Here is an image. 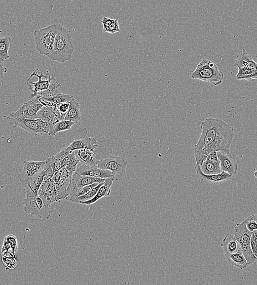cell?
<instances>
[{
  "label": "cell",
  "mask_w": 257,
  "mask_h": 285,
  "mask_svg": "<svg viewBox=\"0 0 257 285\" xmlns=\"http://www.w3.org/2000/svg\"><path fill=\"white\" fill-rule=\"evenodd\" d=\"M64 120L72 121L75 124L78 123L81 120L80 104L74 98L70 102L69 108Z\"/></svg>",
  "instance_id": "obj_22"
},
{
  "label": "cell",
  "mask_w": 257,
  "mask_h": 285,
  "mask_svg": "<svg viewBox=\"0 0 257 285\" xmlns=\"http://www.w3.org/2000/svg\"><path fill=\"white\" fill-rule=\"evenodd\" d=\"M87 128L78 129L70 135V146L68 147L71 152L78 149L87 148L90 137L87 136Z\"/></svg>",
  "instance_id": "obj_16"
},
{
  "label": "cell",
  "mask_w": 257,
  "mask_h": 285,
  "mask_svg": "<svg viewBox=\"0 0 257 285\" xmlns=\"http://www.w3.org/2000/svg\"><path fill=\"white\" fill-rule=\"evenodd\" d=\"M110 146V140L104 137L102 134H99L95 137H90L87 149L92 151L100 161L109 157L110 154L112 153V149Z\"/></svg>",
  "instance_id": "obj_10"
},
{
  "label": "cell",
  "mask_w": 257,
  "mask_h": 285,
  "mask_svg": "<svg viewBox=\"0 0 257 285\" xmlns=\"http://www.w3.org/2000/svg\"><path fill=\"white\" fill-rule=\"evenodd\" d=\"M24 110L23 114L28 119H36L38 112L43 107L40 103H35L31 99L24 104Z\"/></svg>",
  "instance_id": "obj_24"
},
{
  "label": "cell",
  "mask_w": 257,
  "mask_h": 285,
  "mask_svg": "<svg viewBox=\"0 0 257 285\" xmlns=\"http://www.w3.org/2000/svg\"><path fill=\"white\" fill-rule=\"evenodd\" d=\"M253 234L254 236L257 237V230H255V231L253 232Z\"/></svg>",
  "instance_id": "obj_48"
},
{
  "label": "cell",
  "mask_w": 257,
  "mask_h": 285,
  "mask_svg": "<svg viewBox=\"0 0 257 285\" xmlns=\"http://www.w3.org/2000/svg\"><path fill=\"white\" fill-rule=\"evenodd\" d=\"M54 171L52 168L49 170L44 181L39 189L38 196L42 199L45 205L49 206L55 202L59 203L55 184L52 179Z\"/></svg>",
  "instance_id": "obj_8"
},
{
  "label": "cell",
  "mask_w": 257,
  "mask_h": 285,
  "mask_svg": "<svg viewBox=\"0 0 257 285\" xmlns=\"http://www.w3.org/2000/svg\"><path fill=\"white\" fill-rule=\"evenodd\" d=\"M72 180L76 184L78 188L89 186V185L94 183H100L105 181V179L82 176V175H80L75 172L73 173Z\"/></svg>",
  "instance_id": "obj_23"
},
{
  "label": "cell",
  "mask_w": 257,
  "mask_h": 285,
  "mask_svg": "<svg viewBox=\"0 0 257 285\" xmlns=\"http://www.w3.org/2000/svg\"><path fill=\"white\" fill-rule=\"evenodd\" d=\"M190 78L219 86L223 82L224 74L220 71L215 63L204 58L194 71L190 72Z\"/></svg>",
  "instance_id": "obj_4"
},
{
  "label": "cell",
  "mask_w": 257,
  "mask_h": 285,
  "mask_svg": "<svg viewBox=\"0 0 257 285\" xmlns=\"http://www.w3.org/2000/svg\"><path fill=\"white\" fill-rule=\"evenodd\" d=\"M224 255L226 260L231 265L240 269H244L249 266L240 247L238 252L233 253H225Z\"/></svg>",
  "instance_id": "obj_21"
},
{
  "label": "cell",
  "mask_w": 257,
  "mask_h": 285,
  "mask_svg": "<svg viewBox=\"0 0 257 285\" xmlns=\"http://www.w3.org/2000/svg\"><path fill=\"white\" fill-rule=\"evenodd\" d=\"M225 253H233L238 252L240 245L237 242L235 237L232 235L228 233L223 239L222 243L221 244Z\"/></svg>",
  "instance_id": "obj_25"
},
{
  "label": "cell",
  "mask_w": 257,
  "mask_h": 285,
  "mask_svg": "<svg viewBox=\"0 0 257 285\" xmlns=\"http://www.w3.org/2000/svg\"><path fill=\"white\" fill-rule=\"evenodd\" d=\"M200 166L201 171L206 175L219 174L222 171L219 160L218 162H210L206 160Z\"/></svg>",
  "instance_id": "obj_26"
},
{
  "label": "cell",
  "mask_w": 257,
  "mask_h": 285,
  "mask_svg": "<svg viewBox=\"0 0 257 285\" xmlns=\"http://www.w3.org/2000/svg\"><path fill=\"white\" fill-rule=\"evenodd\" d=\"M1 33H2V31H1V30H0V36H1Z\"/></svg>",
  "instance_id": "obj_51"
},
{
  "label": "cell",
  "mask_w": 257,
  "mask_h": 285,
  "mask_svg": "<svg viewBox=\"0 0 257 285\" xmlns=\"http://www.w3.org/2000/svg\"><path fill=\"white\" fill-rule=\"evenodd\" d=\"M47 163L46 166L41 172H40L36 176L34 177L27 184V186L24 187V193L26 197H34L38 196V192L40 187H41L45 176H46L49 170L52 168L50 164V158L46 160Z\"/></svg>",
  "instance_id": "obj_14"
},
{
  "label": "cell",
  "mask_w": 257,
  "mask_h": 285,
  "mask_svg": "<svg viewBox=\"0 0 257 285\" xmlns=\"http://www.w3.org/2000/svg\"><path fill=\"white\" fill-rule=\"evenodd\" d=\"M74 124L75 123L72 121H65V120L60 121L58 123L54 124L49 136H55L58 133L71 129Z\"/></svg>",
  "instance_id": "obj_36"
},
{
  "label": "cell",
  "mask_w": 257,
  "mask_h": 285,
  "mask_svg": "<svg viewBox=\"0 0 257 285\" xmlns=\"http://www.w3.org/2000/svg\"><path fill=\"white\" fill-rule=\"evenodd\" d=\"M127 164L128 162L125 158L110 156L99 161L98 167L101 169L109 170L113 172L115 176L120 177L125 173Z\"/></svg>",
  "instance_id": "obj_12"
},
{
  "label": "cell",
  "mask_w": 257,
  "mask_h": 285,
  "mask_svg": "<svg viewBox=\"0 0 257 285\" xmlns=\"http://www.w3.org/2000/svg\"><path fill=\"white\" fill-rule=\"evenodd\" d=\"M62 83L57 82L50 83L49 88L44 91L38 93L37 96L35 98L39 97L41 98H48L53 97L56 95L62 92L59 91L58 88L61 86Z\"/></svg>",
  "instance_id": "obj_31"
},
{
  "label": "cell",
  "mask_w": 257,
  "mask_h": 285,
  "mask_svg": "<svg viewBox=\"0 0 257 285\" xmlns=\"http://www.w3.org/2000/svg\"><path fill=\"white\" fill-rule=\"evenodd\" d=\"M36 119L42 120L54 124L58 123L57 118L54 112L46 106H43L38 112Z\"/></svg>",
  "instance_id": "obj_29"
},
{
  "label": "cell",
  "mask_w": 257,
  "mask_h": 285,
  "mask_svg": "<svg viewBox=\"0 0 257 285\" xmlns=\"http://www.w3.org/2000/svg\"><path fill=\"white\" fill-rule=\"evenodd\" d=\"M253 57L243 49L240 53L236 56L234 66L236 68L248 67L249 63L253 60Z\"/></svg>",
  "instance_id": "obj_34"
},
{
  "label": "cell",
  "mask_w": 257,
  "mask_h": 285,
  "mask_svg": "<svg viewBox=\"0 0 257 285\" xmlns=\"http://www.w3.org/2000/svg\"><path fill=\"white\" fill-rule=\"evenodd\" d=\"M75 172L90 177H98L103 179L115 177V174L109 170L101 169L98 166H90L88 165L79 163Z\"/></svg>",
  "instance_id": "obj_17"
},
{
  "label": "cell",
  "mask_w": 257,
  "mask_h": 285,
  "mask_svg": "<svg viewBox=\"0 0 257 285\" xmlns=\"http://www.w3.org/2000/svg\"><path fill=\"white\" fill-rule=\"evenodd\" d=\"M218 159L220 162L221 171L229 173L234 176L238 171L239 159L238 156H233L230 153L218 152Z\"/></svg>",
  "instance_id": "obj_15"
},
{
  "label": "cell",
  "mask_w": 257,
  "mask_h": 285,
  "mask_svg": "<svg viewBox=\"0 0 257 285\" xmlns=\"http://www.w3.org/2000/svg\"><path fill=\"white\" fill-rule=\"evenodd\" d=\"M253 232L246 227V222L236 224L235 227L234 237L239 243L247 262L249 266L257 262V258L255 256L251 244V239Z\"/></svg>",
  "instance_id": "obj_6"
},
{
  "label": "cell",
  "mask_w": 257,
  "mask_h": 285,
  "mask_svg": "<svg viewBox=\"0 0 257 285\" xmlns=\"http://www.w3.org/2000/svg\"><path fill=\"white\" fill-rule=\"evenodd\" d=\"M254 175L255 177L257 178V171H255V172L254 173Z\"/></svg>",
  "instance_id": "obj_50"
},
{
  "label": "cell",
  "mask_w": 257,
  "mask_h": 285,
  "mask_svg": "<svg viewBox=\"0 0 257 285\" xmlns=\"http://www.w3.org/2000/svg\"><path fill=\"white\" fill-rule=\"evenodd\" d=\"M33 74L38 80L37 81L34 82L33 80L29 78L26 82L28 88L32 92V94H30V96L31 99L36 97L38 92L47 89L51 83V81L55 79L53 74H49L48 71L46 75L43 74L42 72L38 75L37 71H35Z\"/></svg>",
  "instance_id": "obj_13"
},
{
  "label": "cell",
  "mask_w": 257,
  "mask_h": 285,
  "mask_svg": "<svg viewBox=\"0 0 257 285\" xmlns=\"http://www.w3.org/2000/svg\"><path fill=\"white\" fill-rule=\"evenodd\" d=\"M63 28V25L57 24L34 32L35 42L40 54L47 57L52 53L55 38Z\"/></svg>",
  "instance_id": "obj_3"
},
{
  "label": "cell",
  "mask_w": 257,
  "mask_h": 285,
  "mask_svg": "<svg viewBox=\"0 0 257 285\" xmlns=\"http://www.w3.org/2000/svg\"><path fill=\"white\" fill-rule=\"evenodd\" d=\"M74 152L80 163L90 166H98L99 161L90 150L84 148L76 150Z\"/></svg>",
  "instance_id": "obj_19"
},
{
  "label": "cell",
  "mask_w": 257,
  "mask_h": 285,
  "mask_svg": "<svg viewBox=\"0 0 257 285\" xmlns=\"http://www.w3.org/2000/svg\"><path fill=\"white\" fill-rule=\"evenodd\" d=\"M73 98L74 97L72 96V95L64 94L63 92H61L53 97L46 98V99L55 104H59L65 102L70 103Z\"/></svg>",
  "instance_id": "obj_38"
},
{
  "label": "cell",
  "mask_w": 257,
  "mask_h": 285,
  "mask_svg": "<svg viewBox=\"0 0 257 285\" xmlns=\"http://www.w3.org/2000/svg\"><path fill=\"white\" fill-rule=\"evenodd\" d=\"M199 141L193 147L196 164L201 165L206 155L216 151L230 154L235 137L234 128L219 118L206 119L200 125Z\"/></svg>",
  "instance_id": "obj_1"
},
{
  "label": "cell",
  "mask_w": 257,
  "mask_h": 285,
  "mask_svg": "<svg viewBox=\"0 0 257 285\" xmlns=\"http://www.w3.org/2000/svg\"><path fill=\"white\" fill-rule=\"evenodd\" d=\"M251 244L252 250H253L255 256L257 258V243L251 241Z\"/></svg>",
  "instance_id": "obj_44"
},
{
  "label": "cell",
  "mask_w": 257,
  "mask_h": 285,
  "mask_svg": "<svg viewBox=\"0 0 257 285\" xmlns=\"http://www.w3.org/2000/svg\"><path fill=\"white\" fill-rule=\"evenodd\" d=\"M238 69L239 71L236 75L237 79L246 80L250 81H253L257 79V74L249 68L245 67Z\"/></svg>",
  "instance_id": "obj_33"
},
{
  "label": "cell",
  "mask_w": 257,
  "mask_h": 285,
  "mask_svg": "<svg viewBox=\"0 0 257 285\" xmlns=\"http://www.w3.org/2000/svg\"><path fill=\"white\" fill-rule=\"evenodd\" d=\"M24 104L16 112H13L8 116H4L10 125L13 128L21 127L32 134L35 136L38 134H43L42 130L40 127L39 119H28L24 116Z\"/></svg>",
  "instance_id": "obj_5"
},
{
  "label": "cell",
  "mask_w": 257,
  "mask_h": 285,
  "mask_svg": "<svg viewBox=\"0 0 257 285\" xmlns=\"http://www.w3.org/2000/svg\"><path fill=\"white\" fill-rule=\"evenodd\" d=\"M18 249L17 239L13 235H8L4 239L2 252L8 251L15 254Z\"/></svg>",
  "instance_id": "obj_30"
},
{
  "label": "cell",
  "mask_w": 257,
  "mask_h": 285,
  "mask_svg": "<svg viewBox=\"0 0 257 285\" xmlns=\"http://www.w3.org/2000/svg\"><path fill=\"white\" fill-rule=\"evenodd\" d=\"M114 179L115 177L106 178L104 184L100 187L97 194L92 199L87 202H80L79 204L90 205L95 203L100 199L110 196V191H111L110 188H111Z\"/></svg>",
  "instance_id": "obj_20"
},
{
  "label": "cell",
  "mask_w": 257,
  "mask_h": 285,
  "mask_svg": "<svg viewBox=\"0 0 257 285\" xmlns=\"http://www.w3.org/2000/svg\"><path fill=\"white\" fill-rule=\"evenodd\" d=\"M104 182L99 183L98 186L92 188L91 190H90V191L86 194H85L83 195V196L75 198L72 202L79 203L80 202H87L90 201V200L92 199L96 196V194H97L98 190L100 187L102 186Z\"/></svg>",
  "instance_id": "obj_37"
},
{
  "label": "cell",
  "mask_w": 257,
  "mask_h": 285,
  "mask_svg": "<svg viewBox=\"0 0 257 285\" xmlns=\"http://www.w3.org/2000/svg\"><path fill=\"white\" fill-rule=\"evenodd\" d=\"M22 204L25 213L43 220L49 219L54 212L53 208L45 205L42 199L38 196L26 197Z\"/></svg>",
  "instance_id": "obj_7"
},
{
  "label": "cell",
  "mask_w": 257,
  "mask_h": 285,
  "mask_svg": "<svg viewBox=\"0 0 257 285\" xmlns=\"http://www.w3.org/2000/svg\"><path fill=\"white\" fill-rule=\"evenodd\" d=\"M70 103L65 102L57 104V108L60 113L65 118L68 111Z\"/></svg>",
  "instance_id": "obj_41"
},
{
  "label": "cell",
  "mask_w": 257,
  "mask_h": 285,
  "mask_svg": "<svg viewBox=\"0 0 257 285\" xmlns=\"http://www.w3.org/2000/svg\"><path fill=\"white\" fill-rule=\"evenodd\" d=\"M73 172H70L63 167L54 173L52 179L58 195L59 202L69 197L67 189L72 181Z\"/></svg>",
  "instance_id": "obj_9"
},
{
  "label": "cell",
  "mask_w": 257,
  "mask_h": 285,
  "mask_svg": "<svg viewBox=\"0 0 257 285\" xmlns=\"http://www.w3.org/2000/svg\"><path fill=\"white\" fill-rule=\"evenodd\" d=\"M2 260L4 266L9 269H14L17 266V256L11 252H2Z\"/></svg>",
  "instance_id": "obj_35"
},
{
  "label": "cell",
  "mask_w": 257,
  "mask_h": 285,
  "mask_svg": "<svg viewBox=\"0 0 257 285\" xmlns=\"http://www.w3.org/2000/svg\"><path fill=\"white\" fill-rule=\"evenodd\" d=\"M195 169L198 177L205 183H220L231 179L232 176L224 171L216 174L206 175L204 174L200 168V164H195Z\"/></svg>",
  "instance_id": "obj_18"
},
{
  "label": "cell",
  "mask_w": 257,
  "mask_h": 285,
  "mask_svg": "<svg viewBox=\"0 0 257 285\" xmlns=\"http://www.w3.org/2000/svg\"><path fill=\"white\" fill-rule=\"evenodd\" d=\"M46 161L42 162L25 161L23 163V168L21 172L18 173V177L23 187L27 186L29 182L34 177L42 171L46 166Z\"/></svg>",
  "instance_id": "obj_11"
},
{
  "label": "cell",
  "mask_w": 257,
  "mask_h": 285,
  "mask_svg": "<svg viewBox=\"0 0 257 285\" xmlns=\"http://www.w3.org/2000/svg\"><path fill=\"white\" fill-rule=\"evenodd\" d=\"M251 219L254 220L257 223V214L251 215V216L249 217Z\"/></svg>",
  "instance_id": "obj_46"
},
{
  "label": "cell",
  "mask_w": 257,
  "mask_h": 285,
  "mask_svg": "<svg viewBox=\"0 0 257 285\" xmlns=\"http://www.w3.org/2000/svg\"><path fill=\"white\" fill-rule=\"evenodd\" d=\"M71 152L68 147L62 150L61 151L50 158V164L54 172H57L62 168V162L65 157H66Z\"/></svg>",
  "instance_id": "obj_27"
},
{
  "label": "cell",
  "mask_w": 257,
  "mask_h": 285,
  "mask_svg": "<svg viewBox=\"0 0 257 285\" xmlns=\"http://www.w3.org/2000/svg\"><path fill=\"white\" fill-rule=\"evenodd\" d=\"M244 221L246 222V227L250 232H253L255 230H257V223L254 220L248 217Z\"/></svg>",
  "instance_id": "obj_40"
},
{
  "label": "cell",
  "mask_w": 257,
  "mask_h": 285,
  "mask_svg": "<svg viewBox=\"0 0 257 285\" xmlns=\"http://www.w3.org/2000/svg\"><path fill=\"white\" fill-rule=\"evenodd\" d=\"M105 32L112 34L113 35H114L115 33L120 32L118 19H114V21L111 24H110V26L108 28L107 30H106Z\"/></svg>",
  "instance_id": "obj_39"
},
{
  "label": "cell",
  "mask_w": 257,
  "mask_h": 285,
  "mask_svg": "<svg viewBox=\"0 0 257 285\" xmlns=\"http://www.w3.org/2000/svg\"><path fill=\"white\" fill-rule=\"evenodd\" d=\"M74 51L72 36L63 27L55 38L52 53L47 57L53 61L65 63L72 59Z\"/></svg>",
  "instance_id": "obj_2"
},
{
  "label": "cell",
  "mask_w": 257,
  "mask_h": 285,
  "mask_svg": "<svg viewBox=\"0 0 257 285\" xmlns=\"http://www.w3.org/2000/svg\"><path fill=\"white\" fill-rule=\"evenodd\" d=\"M251 241H254V242L257 243V237L254 236V235H252Z\"/></svg>",
  "instance_id": "obj_47"
},
{
  "label": "cell",
  "mask_w": 257,
  "mask_h": 285,
  "mask_svg": "<svg viewBox=\"0 0 257 285\" xmlns=\"http://www.w3.org/2000/svg\"><path fill=\"white\" fill-rule=\"evenodd\" d=\"M7 69L4 66L0 68V87H1V81L4 77V74L7 73Z\"/></svg>",
  "instance_id": "obj_45"
},
{
  "label": "cell",
  "mask_w": 257,
  "mask_h": 285,
  "mask_svg": "<svg viewBox=\"0 0 257 285\" xmlns=\"http://www.w3.org/2000/svg\"><path fill=\"white\" fill-rule=\"evenodd\" d=\"M2 67H3V64L1 61H0V68Z\"/></svg>",
  "instance_id": "obj_49"
},
{
  "label": "cell",
  "mask_w": 257,
  "mask_h": 285,
  "mask_svg": "<svg viewBox=\"0 0 257 285\" xmlns=\"http://www.w3.org/2000/svg\"><path fill=\"white\" fill-rule=\"evenodd\" d=\"M79 163V161L75 157L74 152H73L64 158L62 162V168L64 167L69 171L74 172L76 171Z\"/></svg>",
  "instance_id": "obj_28"
},
{
  "label": "cell",
  "mask_w": 257,
  "mask_h": 285,
  "mask_svg": "<svg viewBox=\"0 0 257 285\" xmlns=\"http://www.w3.org/2000/svg\"><path fill=\"white\" fill-rule=\"evenodd\" d=\"M113 21L114 19L108 17H104L103 18L102 23L103 24V30L104 32L108 29V28L110 26V24H111Z\"/></svg>",
  "instance_id": "obj_43"
},
{
  "label": "cell",
  "mask_w": 257,
  "mask_h": 285,
  "mask_svg": "<svg viewBox=\"0 0 257 285\" xmlns=\"http://www.w3.org/2000/svg\"><path fill=\"white\" fill-rule=\"evenodd\" d=\"M11 43V39L9 37L0 38V61L2 62L9 58L8 51Z\"/></svg>",
  "instance_id": "obj_32"
},
{
  "label": "cell",
  "mask_w": 257,
  "mask_h": 285,
  "mask_svg": "<svg viewBox=\"0 0 257 285\" xmlns=\"http://www.w3.org/2000/svg\"><path fill=\"white\" fill-rule=\"evenodd\" d=\"M206 160H208V161L210 162L219 161L218 152L213 151L206 155Z\"/></svg>",
  "instance_id": "obj_42"
}]
</instances>
